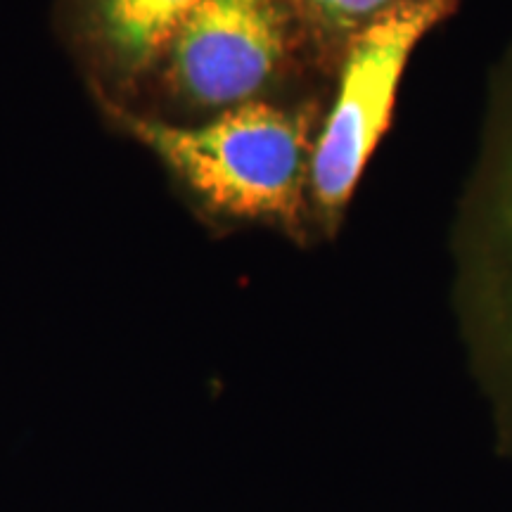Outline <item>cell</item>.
Returning a JSON list of instances; mask_svg holds the SVG:
<instances>
[{
    "instance_id": "obj_1",
    "label": "cell",
    "mask_w": 512,
    "mask_h": 512,
    "mask_svg": "<svg viewBox=\"0 0 512 512\" xmlns=\"http://www.w3.org/2000/svg\"><path fill=\"white\" fill-rule=\"evenodd\" d=\"M216 214L275 223L299 235L311 221V162L323 112L316 105L247 102L200 126H174L102 102Z\"/></svg>"
},
{
    "instance_id": "obj_2",
    "label": "cell",
    "mask_w": 512,
    "mask_h": 512,
    "mask_svg": "<svg viewBox=\"0 0 512 512\" xmlns=\"http://www.w3.org/2000/svg\"><path fill=\"white\" fill-rule=\"evenodd\" d=\"M453 309L498 448L512 456V46L491 72L451 230Z\"/></svg>"
},
{
    "instance_id": "obj_3",
    "label": "cell",
    "mask_w": 512,
    "mask_h": 512,
    "mask_svg": "<svg viewBox=\"0 0 512 512\" xmlns=\"http://www.w3.org/2000/svg\"><path fill=\"white\" fill-rule=\"evenodd\" d=\"M458 10V0H418L356 34L335 72L311 162V223L335 235L373 152L392 121L396 93L420 41Z\"/></svg>"
},
{
    "instance_id": "obj_4",
    "label": "cell",
    "mask_w": 512,
    "mask_h": 512,
    "mask_svg": "<svg viewBox=\"0 0 512 512\" xmlns=\"http://www.w3.org/2000/svg\"><path fill=\"white\" fill-rule=\"evenodd\" d=\"M302 41L290 0H200L166 48V83L183 105L221 114L259 100Z\"/></svg>"
},
{
    "instance_id": "obj_5",
    "label": "cell",
    "mask_w": 512,
    "mask_h": 512,
    "mask_svg": "<svg viewBox=\"0 0 512 512\" xmlns=\"http://www.w3.org/2000/svg\"><path fill=\"white\" fill-rule=\"evenodd\" d=\"M200 0H86L88 41L117 79L131 81L162 60Z\"/></svg>"
},
{
    "instance_id": "obj_6",
    "label": "cell",
    "mask_w": 512,
    "mask_h": 512,
    "mask_svg": "<svg viewBox=\"0 0 512 512\" xmlns=\"http://www.w3.org/2000/svg\"><path fill=\"white\" fill-rule=\"evenodd\" d=\"M408 3L418 0H290L313 57L332 76L351 38Z\"/></svg>"
}]
</instances>
